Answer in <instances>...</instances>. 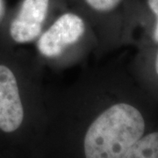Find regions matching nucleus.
I'll list each match as a JSON object with an SVG mask.
<instances>
[{"instance_id":"obj_1","label":"nucleus","mask_w":158,"mask_h":158,"mask_svg":"<svg viewBox=\"0 0 158 158\" xmlns=\"http://www.w3.org/2000/svg\"><path fill=\"white\" fill-rule=\"evenodd\" d=\"M145 131L141 113L127 103L105 110L91 123L85 137L86 158H121Z\"/></svg>"},{"instance_id":"obj_2","label":"nucleus","mask_w":158,"mask_h":158,"mask_svg":"<svg viewBox=\"0 0 158 158\" xmlns=\"http://www.w3.org/2000/svg\"><path fill=\"white\" fill-rule=\"evenodd\" d=\"M85 31L82 18L72 12L64 13L40 37L38 49L44 56H60L69 46L76 43Z\"/></svg>"},{"instance_id":"obj_3","label":"nucleus","mask_w":158,"mask_h":158,"mask_svg":"<svg viewBox=\"0 0 158 158\" xmlns=\"http://www.w3.org/2000/svg\"><path fill=\"white\" fill-rule=\"evenodd\" d=\"M24 110L13 72L0 65V129L6 133L17 130L22 123Z\"/></svg>"},{"instance_id":"obj_4","label":"nucleus","mask_w":158,"mask_h":158,"mask_svg":"<svg viewBox=\"0 0 158 158\" xmlns=\"http://www.w3.org/2000/svg\"><path fill=\"white\" fill-rule=\"evenodd\" d=\"M49 7V0H23L10 27V34L18 43H27L39 36Z\"/></svg>"},{"instance_id":"obj_5","label":"nucleus","mask_w":158,"mask_h":158,"mask_svg":"<svg viewBox=\"0 0 158 158\" xmlns=\"http://www.w3.org/2000/svg\"><path fill=\"white\" fill-rule=\"evenodd\" d=\"M121 158H158V132L141 136Z\"/></svg>"},{"instance_id":"obj_6","label":"nucleus","mask_w":158,"mask_h":158,"mask_svg":"<svg viewBox=\"0 0 158 158\" xmlns=\"http://www.w3.org/2000/svg\"><path fill=\"white\" fill-rule=\"evenodd\" d=\"M86 4L93 10L99 12L113 11L118 6L122 0H85Z\"/></svg>"},{"instance_id":"obj_7","label":"nucleus","mask_w":158,"mask_h":158,"mask_svg":"<svg viewBox=\"0 0 158 158\" xmlns=\"http://www.w3.org/2000/svg\"><path fill=\"white\" fill-rule=\"evenodd\" d=\"M148 5L156 16V25L153 32V39L158 43V0H148Z\"/></svg>"},{"instance_id":"obj_8","label":"nucleus","mask_w":158,"mask_h":158,"mask_svg":"<svg viewBox=\"0 0 158 158\" xmlns=\"http://www.w3.org/2000/svg\"><path fill=\"white\" fill-rule=\"evenodd\" d=\"M4 11H5V6H4V1L0 0V19L4 15Z\"/></svg>"},{"instance_id":"obj_9","label":"nucleus","mask_w":158,"mask_h":158,"mask_svg":"<svg viewBox=\"0 0 158 158\" xmlns=\"http://www.w3.org/2000/svg\"><path fill=\"white\" fill-rule=\"evenodd\" d=\"M155 69H156V72L158 76V51L157 54H156V61H155Z\"/></svg>"}]
</instances>
